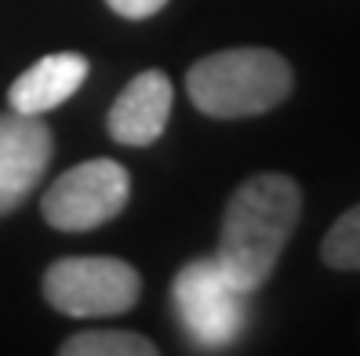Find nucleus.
<instances>
[{
  "label": "nucleus",
  "instance_id": "20e7f679",
  "mask_svg": "<svg viewBox=\"0 0 360 356\" xmlns=\"http://www.w3.org/2000/svg\"><path fill=\"white\" fill-rule=\"evenodd\" d=\"M135 265L105 255L58 258L44 273V298L66 317H117L139 302Z\"/></svg>",
  "mask_w": 360,
  "mask_h": 356
},
{
  "label": "nucleus",
  "instance_id": "1a4fd4ad",
  "mask_svg": "<svg viewBox=\"0 0 360 356\" xmlns=\"http://www.w3.org/2000/svg\"><path fill=\"white\" fill-rule=\"evenodd\" d=\"M66 356H157V345L135 331H84L62 342Z\"/></svg>",
  "mask_w": 360,
  "mask_h": 356
},
{
  "label": "nucleus",
  "instance_id": "39448f33",
  "mask_svg": "<svg viewBox=\"0 0 360 356\" xmlns=\"http://www.w3.org/2000/svg\"><path fill=\"white\" fill-rule=\"evenodd\" d=\"M128 193L131 182L128 171L110 160H84L77 167H70L62 178H55V185L40 200V211L51 229L62 233H88L105 222H113L124 207H128Z\"/></svg>",
  "mask_w": 360,
  "mask_h": 356
},
{
  "label": "nucleus",
  "instance_id": "0eeeda50",
  "mask_svg": "<svg viewBox=\"0 0 360 356\" xmlns=\"http://www.w3.org/2000/svg\"><path fill=\"white\" fill-rule=\"evenodd\" d=\"M172 80L160 70L139 73L128 88L120 91V98L110 110V135L113 142L124 145H150L164 135L167 120H172Z\"/></svg>",
  "mask_w": 360,
  "mask_h": 356
},
{
  "label": "nucleus",
  "instance_id": "423d86ee",
  "mask_svg": "<svg viewBox=\"0 0 360 356\" xmlns=\"http://www.w3.org/2000/svg\"><path fill=\"white\" fill-rule=\"evenodd\" d=\"M51 128L40 117L4 113L0 117V215L15 211L37 182L44 178L51 160Z\"/></svg>",
  "mask_w": 360,
  "mask_h": 356
},
{
  "label": "nucleus",
  "instance_id": "f257e3e1",
  "mask_svg": "<svg viewBox=\"0 0 360 356\" xmlns=\"http://www.w3.org/2000/svg\"><path fill=\"white\" fill-rule=\"evenodd\" d=\"M299 211H302L299 185H295V178L277 171L248 178L229 197L215 262L248 295L259 291L277 269L295 225H299Z\"/></svg>",
  "mask_w": 360,
  "mask_h": 356
},
{
  "label": "nucleus",
  "instance_id": "9b49d317",
  "mask_svg": "<svg viewBox=\"0 0 360 356\" xmlns=\"http://www.w3.org/2000/svg\"><path fill=\"white\" fill-rule=\"evenodd\" d=\"M120 18H131V22H142V18H150V15H157L167 0H105Z\"/></svg>",
  "mask_w": 360,
  "mask_h": 356
},
{
  "label": "nucleus",
  "instance_id": "7ed1b4c3",
  "mask_svg": "<svg viewBox=\"0 0 360 356\" xmlns=\"http://www.w3.org/2000/svg\"><path fill=\"white\" fill-rule=\"evenodd\" d=\"M172 302L186 338L197 349L222 352L248 327V291L229 280V273L211 258L189 262L172 284Z\"/></svg>",
  "mask_w": 360,
  "mask_h": 356
},
{
  "label": "nucleus",
  "instance_id": "f03ea898",
  "mask_svg": "<svg viewBox=\"0 0 360 356\" xmlns=\"http://www.w3.org/2000/svg\"><path fill=\"white\" fill-rule=\"evenodd\" d=\"M291 66L269 48H226L200 58L186 77V95L204 117H259L291 95Z\"/></svg>",
  "mask_w": 360,
  "mask_h": 356
},
{
  "label": "nucleus",
  "instance_id": "9d476101",
  "mask_svg": "<svg viewBox=\"0 0 360 356\" xmlns=\"http://www.w3.org/2000/svg\"><path fill=\"white\" fill-rule=\"evenodd\" d=\"M321 255L331 269L360 273V204L335 218V225L328 229V237L321 244Z\"/></svg>",
  "mask_w": 360,
  "mask_h": 356
},
{
  "label": "nucleus",
  "instance_id": "6e6552de",
  "mask_svg": "<svg viewBox=\"0 0 360 356\" xmlns=\"http://www.w3.org/2000/svg\"><path fill=\"white\" fill-rule=\"evenodd\" d=\"M84 80H88V58L77 51H58V55L40 58L37 66H30L18 77L8 91V102L15 113L40 117V113L62 106Z\"/></svg>",
  "mask_w": 360,
  "mask_h": 356
}]
</instances>
